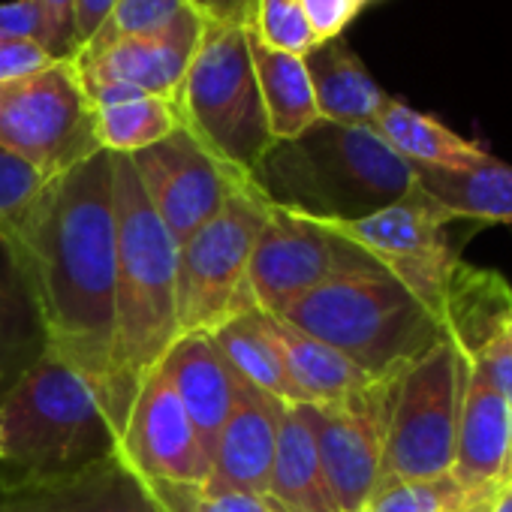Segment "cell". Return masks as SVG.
<instances>
[{
    "instance_id": "obj_1",
    "label": "cell",
    "mask_w": 512,
    "mask_h": 512,
    "mask_svg": "<svg viewBox=\"0 0 512 512\" xmlns=\"http://www.w3.org/2000/svg\"><path fill=\"white\" fill-rule=\"evenodd\" d=\"M13 238L37 290L49 353L79 371L106 407L118 281L112 154L97 151L52 178Z\"/></svg>"
},
{
    "instance_id": "obj_2",
    "label": "cell",
    "mask_w": 512,
    "mask_h": 512,
    "mask_svg": "<svg viewBox=\"0 0 512 512\" xmlns=\"http://www.w3.org/2000/svg\"><path fill=\"white\" fill-rule=\"evenodd\" d=\"M112 196L118 226V281L106 413L121 440L142 380L163 362L181 335L178 244L151 208L127 154H112Z\"/></svg>"
},
{
    "instance_id": "obj_3",
    "label": "cell",
    "mask_w": 512,
    "mask_h": 512,
    "mask_svg": "<svg viewBox=\"0 0 512 512\" xmlns=\"http://www.w3.org/2000/svg\"><path fill=\"white\" fill-rule=\"evenodd\" d=\"M250 184L272 208L314 220H362L413 190V169L371 127L317 121L275 142Z\"/></svg>"
},
{
    "instance_id": "obj_4",
    "label": "cell",
    "mask_w": 512,
    "mask_h": 512,
    "mask_svg": "<svg viewBox=\"0 0 512 512\" xmlns=\"http://www.w3.org/2000/svg\"><path fill=\"white\" fill-rule=\"evenodd\" d=\"M118 452L97 389L46 353L0 395V491L73 476Z\"/></svg>"
},
{
    "instance_id": "obj_5",
    "label": "cell",
    "mask_w": 512,
    "mask_h": 512,
    "mask_svg": "<svg viewBox=\"0 0 512 512\" xmlns=\"http://www.w3.org/2000/svg\"><path fill=\"white\" fill-rule=\"evenodd\" d=\"M275 317L335 347L371 380L404 374L446 335L440 317L389 272L317 287Z\"/></svg>"
},
{
    "instance_id": "obj_6",
    "label": "cell",
    "mask_w": 512,
    "mask_h": 512,
    "mask_svg": "<svg viewBox=\"0 0 512 512\" xmlns=\"http://www.w3.org/2000/svg\"><path fill=\"white\" fill-rule=\"evenodd\" d=\"M175 106L181 127L208 154L244 178L253 175L275 139L250 64L247 22L205 19Z\"/></svg>"
},
{
    "instance_id": "obj_7",
    "label": "cell",
    "mask_w": 512,
    "mask_h": 512,
    "mask_svg": "<svg viewBox=\"0 0 512 512\" xmlns=\"http://www.w3.org/2000/svg\"><path fill=\"white\" fill-rule=\"evenodd\" d=\"M272 205L247 181L226 205L178 247V329L214 332L256 308L247 263Z\"/></svg>"
},
{
    "instance_id": "obj_8",
    "label": "cell",
    "mask_w": 512,
    "mask_h": 512,
    "mask_svg": "<svg viewBox=\"0 0 512 512\" xmlns=\"http://www.w3.org/2000/svg\"><path fill=\"white\" fill-rule=\"evenodd\" d=\"M0 145L28 160L46 181L94 157L97 112L73 61L0 82Z\"/></svg>"
},
{
    "instance_id": "obj_9",
    "label": "cell",
    "mask_w": 512,
    "mask_h": 512,
    "mask_svg": "<svg viewBox=\"0 0 512 512\" xmlns=\"http://www.w3.org/2000/svg\"><path fill=\"white\" fill-rule=\"evenodd\" d=\"M467 371V353L452 335H443L401 374L377 482L449 473Z\"/></svg>"
},
{
    "instance_id": "obj_10",
    "label": "cell",
    "mask_w": 512,
    "mask_h": 512,
    "mask_svg": "<svg viewBox=\"0 0 512 512\" xmlns=\"http://www.w3.org/2000/svg\"><path fill=\"white\" fill-rule=\"evenodd\" d=\"M380 272L386 269L374 256L332 223L272 208L250 253L247 287L256 308L281 314L290 302L317 287Z\"/></svg>"
},
{
    "instance_id": "obj_11",
    "label": "cell",
    "mask_w": 512,
    "mask_h": 512,
    "mask_svg": "<svg viewBox=\"0 0 512 512\" xmlns=\"http://www.w3.org/2000/svg\"><path fill=\"white\" fill-rule=\"evenodd\" d=\"M455 223L461 220L413 184V190L398 202L362 220L332 226L356 241L365 253H371L392 278H398L443 323V302L461 266V238L452 235Z\"/></svg>"
},
{
    "instance_id": "obj_12",
    "label": "cell",
    "mask_w": 512,
    "mask_h": 512,
    "mask_svg": "<svg viewBox=\"0 0 512 512\" xmlns=\"http://www.w3.org/2000/svg\"><path fill=\"white\" fill-rule=\"evenodd\" d=\"M398 380H377L341 404H299L341 512H362L377 488Z\"/></svg>"
},
{
    "instance_id": "obj_13",
    "label": "cell",
    "mask_w": 512,
    "mask_h": 512,
    "mask_svg": "<svg viewBox=\"0 0 512 512\" xmlns=\"http://www.w3.org/2000/svg\"><path fill=\"white\" fill-rule=\"evenodd\" d=\"M130 163L151 208L178 247L202 229L241 184L250 181L208 154L184 127L133 154Z\"/></svg>"
},
{
    "instance_id": "obj_14",
    "label": "cell",
    "mask_w": 512,
    "mask_h": 512,
    "mask_svg": "<svg viewBox=\"0 0 512 512\" xmlns=\"http://www.w3.org/2000/svg\"><path fill=\"white\" fill-rule=\"evenodd\" d=\"M118 452L145 482H187L205 488L211 476V458L160 368L142 380Z\"/></svg>"
},
{
    "instance_id": "obj_15",
    "label": "cell",
    "mask_w": 512,
    "mask_h": 512,
    "mask_svg": "<svg viewBox=\"0 0 512 512\" xmlns=\"http://www.w3.org/2000/svg\"><path fill=\"white\" fill-rule=\"evenodd\" d=\"M202 28L205 16L190 7L160 34L121 40L91 55H76L73 64L85 88L121 85L136 94L175 103L193 52L202 40Z\"/></svg>"
},
{
    "instance_id": "obj_16",
    "label": "cell",
    "mask_w": 512,
    "mask_h": 512,
    "mask_svg": "<svg viewBox=\"0 0 512 512\" xmlns=\"http://www.w3.org/2000/svg\"><path fill=\"white\" fill-rule=\"evenodd\" d=\"M232 380H235L232 410L217 437L205 491L266 494L275 446H278V422L287 404L263 389L244 383L235 374Z\"/></svg>"
},
{
    "instance_id": "obj_17",
    "label": "cell",
    "mask_w": 512,
    "mask_h": 512,
    "mask_svg": "<svg viewBox=\"0 0 512 512\" xmlns=\"http://www.w3.org/2000/svg\"><path fill=\"white\" fill-rule=\"evenodd\" d=\"M0 512H163L121 452L40 485L0 491Z\"/></svg>"
},
{
    "instance_id": "obj_18",
    "label": "cell",
    "mask_w": 512,
    "mask_h": 512,
    "mask_svg": "<svg viewBox=\"0 0 512 512\" xmlns=\"http://www.w3.org/2000/svg\"><path fill=\"white\" fill-rule=\"evenodd\" d=\"M509 446H512V407L470 362L449 476L464 491L488 488L500 482Z\"/></svg>"
},
{
    "instance_id": "obj_19",
    "label": "cell",
    "mask_w": 512,
    "mask_h": 512,
    "mask_svg": "<svg viewBox=\"0 0 512 512\" xmlns=\"http://www.w3.org/2000/svg\"><path fill=\"white\" fill-rule=\"evenodd\" d=\"M157 368L172 383L184 413L190 416V422L199 434V443L205 446V452L211 458L217 437L229 419L232 395H235L232 371L226 368L214 338L208 332L178 335Z\"/></svg>"
},
{
    "instance_id": "obj_20",
    "label": "cell",
    "mask_w": 512,
    "mask_h": 512,
    "mask_svg": "<svg viewBox=\"0 0 512 512\" xmlns=\"http://www.w3.org/2000/svg\"><path fill=\"white\" fill-rule=\"evenodd\" d=\"M49 353L37 290L13 232L0 229V395Z\"/></svg>"
},
{
    "instance_id": "obj_21",
    "label": "cell",
    "mask_w": 512,
    "mask_h": 512,
    "mask_svg": "<svg viewBox=\"0 0 512 512\" xmlns=\"http://www.w3.org/2000/svg\"><path fill=\"white\" fill-rule=\"evenodd\" d=\"M305 70L314 88L317 112L323 121L347 127H371L389 94L374 82L362 58L341 37L317 43L305 55Z\"/></svg>"
},
{
    "instance_id": "obj_22",
    "label": "cell",
    "mask_w": 512,
    "mask_h": 512,
    "mask_svg": "<svg viewBox=\"0 0 512 512\" xmlns=\"http://www.w3.org/2000/svg\"><path fill=\"white\" fill-rule=\"evenodd\" d=\"M266 497L284 512H341L323 473L314 431L299 404H287L281 413Z\"/></svg>"
},
{
    "instance_id": "obj_23",
    "label": "cell",
    "mask_w": 512,
    "mask_h": 512,
    "mask_svg": "<svg viewBox=\"0 0 512 512\" xmlns=\"http://www.w3.org/2000/svg\"><path fill=\"white\" fill-rule=\"evenodd\" d=\"M247 49H250V64H253L256 88H260V97H263L272 139L287 142V139L302 136L308 127L320 121L314 88L305 70V58L266 46L253 34L250 22H247Z\"/></svg>"
},
{
    "instance_id": "obj_24",
    "label": "cell",
    "mask_w": 512,
    "mask_h": 512,
    "mask_svg": "<svg viewBox=\"0 0 512 512\" xmlns=\"http://www.w3.org/2000/svg\"><path fill=\"white\" fill-rule=\"evenodd\" d=\"M413 181L452 217L485 226L512 223V166L488 157L470 169L410 166Z\"/></svg>"
},
{
    "instance_id": "obj_25",
    "label": "cell",
    "mask_w": 512,
    "mask_h": 512,
    "mask_svg": "<svg viewBox=\"0 0 512 512\" xmlns=\"http://www.w3.org/2000/svg\"><path fill=\"white\" fill-rule=\"evenodd\" d=\"M371 130L410 166H431V169H470L491 154H485L476 142L452 133L437 118L386 97L380 106Z\"/></svg>"
},
{
    "instance_id": "obj_26",
    "label": "cell",
    "mask_w": 512,
    "mask_h": 512,
    "mask_svg": "<svg viewBox=\"0 0 512 512\" xmlns=\"http://www.w3.org/2000/svg\"><path fill=\"white\" fill-rule=\"evenodd\" d=\"M272 323L296 392V404H341L377 383L335 347L293 329L275 314Z\"/></svg>"
},
{
    "instance_id": "obj_27",
    "label": "cell",
    "mask_w": 512,
    "mask_h": 512,
    "mask_svg": "<svg viewBox=\"0 0 512 512\" xmlns=\"http://www.w3.org/2000/svg\"><path fill=\"white\" fill-rule=\"evenodd\" d=\"M226 362V368L241 377L244 383L269 392L272 398L284 404H296V392L287 374V362L275 335L272 314L263 308H250L214 332H208Z\"/></svg>"
},
{
    "instance_id": "obj_28",
    "label": "cell",
    "mask_w": 512,
    "mask_h": 512,
    "mask_svg": "<svg viewBox=\"0 0 512 512\" xmlns=\"http://www.w3.org/2000/svg\"><path fill=\"white\" fill-rule=\"evenodd\" d=\"M97 112V139L109 154H139L175 130H181L178 106L160 97H133L112 106H100Z\"/></svg>"
},
{
    "instance_id": "obj_29",
    "label": "cell",
    "mask_w": 512,
    "mask_h": 512,
    "mask_svg": "<svg viewBox=\"0 0 512 512\" xmlns=\"http://www.w3.org/2000/svg\"><path fill=\"white\" fill-rule=\"evenodd\" d=\"M193 4L190 0H118L100 31L88 40L79 55L100 52L112 43L121 40H136V37H151L166 31L178 16H184Z\"/></svg>"
},
{
    "instance_id": "obj_30",
    "label": "cell",
    "mask_w": 512,
    "mask_h": 512,
    "mask_svg": "<svg viewBox=\"0 0 512 512\" xmlns=\"http://www.w3.org/2000/svg\"><path fill=\"white\" fill-rule=\"evenodd\" d=\"M464 494L449 473L434 479H383L362 512H455Z\"/></svg>"
},
{
    "instance_id": "obj_31",
    "label": "cell",
    "mask_w": 512,
    "mask_h": 512,
    "mask_svg": "<svg viewBox=\"0 0 512 512\" xmlns=\"http://www.w3.org/2000/svg\"><path fill=\"white\" fill-rule=\"evenodd\" d=\"M250 28L266 46L299 58H305L320 43L302 0H253Z\"/></svg>"
},
{
    "instance_id": "obj_32",
    "label": "cell",
    "mask_w": 512,
    "mask_h": 512,
    "mask_svg": "<svg viewBox=\"0 0 512 512\" xmlns=\"http://www.w3.org/2000/svg\"><path fill=\"white\" fill-rule=\"evenodd\" d=\"M46 184L49 181L28 160L0 145V229L16 232Z\"/></svg>"
},
{
    "instance_id": "obj_33",
    "label": "cell",
    "mask_w": 512,
    "mask_h": 512,
    "mask_svg": "<svg viewBox=\"0 0 512 512\" xmlns=\"http://www.w3.org/2000/svg\"><path fill=\"white\" fill-rule=\"evenodd\" d=\"M467 359L512 407V311L467 353Z\"/></svg>"
},
{
    "instance_id": "obj_34",
    "label": "cell",
    "mask_w": 512,
    "mask_h": 512,
    "mask_svg": "<svg viewBox=\"0 0 512 512\" xmlns=\"http://www.w3.org/2000/svg\"><path fill=\"white\" fill-rule=\"evenodd\" d=\"M43 16L40 46L52 61H73V4L76 0H34Z\"/></svg>"
},
{
    "instance_id": "obj_35",
    "label": "cell",
    "mask_w": 512,
    "mask_h": 512,
    "mask_svg": "<svg viewBox=\"0 0 512 512\" xmlns=\"http://www.w3.org/2000/svg\"><path fill=\"white\" fill-rule=\"evenodd\" d=\"M374 0H302V7L311 19V28L317 40H332L347 31V25Z\"/></svg>"
},
{
    "instance_id": "obj_36",
    "label": "cell",
    "mask_w": 512,
    "mask_h": 512,
    "mask_svg": "<svg viewBox=\"0 0 512 512\" xmlns=\"http://www.w3.org/2000/svg\"><path fill=\"white\" fill-rule=\"evenodd\" d=\"M43 37V16L34 0H7L0 4V40H34Z\"/></svg>"
},
{
    "instance_id": "obj_37",
    "label": "cell",
    "mask_w": 512,
    "mask_h": 512,
    "mask_svg": "<svg viewBox=\"0 0 512 512\" xmlns=\"http://www.w3.org/2000/svg\"><path fill=\"white\" fill-rule=\"evenodd\" d=\"M52 64L46 49L34 40H0V82H10L19 76H28L34 70H43Z\"/></svg>"
},
{
    "instance_id": "obj_38",
    "label": "cell",
    "mask_w": 512,
    "mask_h": 512,
    "mask_svg": "<svg viewBox=\"0 0 512 512\" xmlns=\"http://www.w3.org/2000/svg\"><path fill=\"white\" fill-rule=\"evenodd\" d=\"M115 4L118 0H76L73 4V49H76V55L100 31V25L106 22V16L112 13Z\"/></svg>"
},
{
    "instance_id": "obj_39",
    "label": "cell",
    "mask_w": 512,
    "mask_h": 512,
    "mask_svg": "<svg viewBox=\"0 0 512 512\" xmlns=\"http://www.w3.org/2000/svg\"><path fill=\"white\" fill-rule=\"evenodd\" d=\"M196 512H272L266 494L247 491H205Z\"/></svg>"
},
{
    "instance_id": "obj_40",
    "label": "cell",
    "mask_w": 512,
    "mask_h": 512,
    "mask_svg": "<svg viewBox=\"0 0 512 512\" xmlns=\"http://www.w3.org/2000/svg\"><path fill=\"white\" fill-rule=\"evenodd\" d=\"M205 19H253V0H190Z\"/></svg>"
},
{
    "instance_id": "obj_41",
    "label": "cell",
    "mask_w": 512,
    "mask_h": 512,
    "mask_svg": "<svg viewBox=\"0 0 512 512\" xmlns=\"http://www.w3.org/2000/svg\"><path fill=\"white\" fill-rule=\"evenodd\" d=\"M488 512H512V485H509V482H500V485H497Z\"/></svg>"
},
{
    "instance_id": "obj_42",
    "label": "cell",
    "mask_w": 512,
    "mask_h": 512,
    "mask_svg": "<svg viewBox=\"0 0 512 512\" xmlns=\"http://www.w3.org/2000/svg\"><path fill=\"white\" fill-rule=\"evenodd\" d=\"M500 482H509V485H512V446H509V455H506V467H503Z\"/></svg>"
},
{
    "instance_id": "obj_43",
    "label": "cell",
    "mask_w": 512,
    "mask_h": 512,
    "mask_svg": "<svg viewBox=\"0 0 512 512\" xmlns=\"http://www.w3.org/2000/svg\"><path fill=\"white\" fill-rule=\"evenodd\" d=\"M269 503H272V500H269ZM272 512H284V509H281V506H275V503H272Z\"/></svg>"
}]
</instances>
